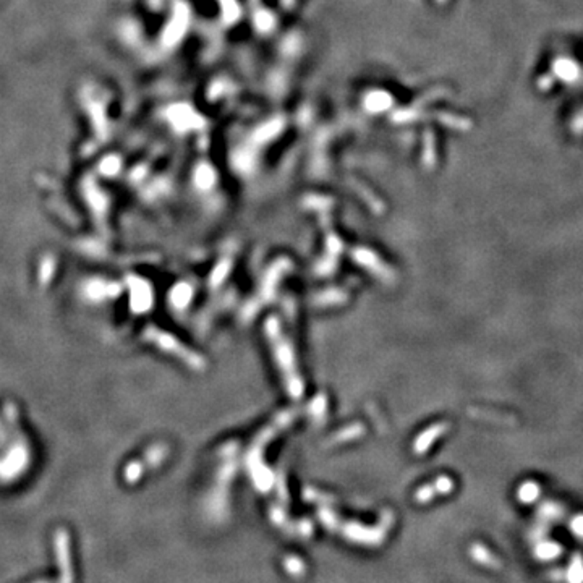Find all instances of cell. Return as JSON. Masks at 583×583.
I'll use <instances>...</instances> for the list:
<instances>
[{"mask_svg": "<svg viewBox=\"0 0 583 583\" xmlns=\"http://www.w3.org/2000/svg\"><path fill=\"white\" fill-rule=\"evenodd\" d=\"M284 565L287 567L289 574H292V575L301 577V575L305 574V564H303V562H301V559L295 558V556H290V558L285 559L284 561Z\"/></svg>", "mask_w": 583, "mask_h": 583, "instance_id": "1", "label": "cell"}, {"mask_svg": "<svg viewBox=\"0 0 583 583\" xmlns=\"http://www.w3.org/2000/svg\"><path fill=\"white\" fill-rule=\"evenodd\" d=\"M536 494H538V486L535 483H525L522 486V499H535Z\"/></svg>", "mask_w": 583, "mask_h": 583, "instance_id": "2", "label": "cell"}]
</instances>
